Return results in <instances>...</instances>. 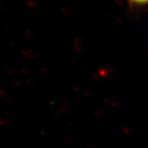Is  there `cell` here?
Returning <instances> with one entry per match:
<instances>
[{
  "label": "cell",
  "mask_w": 148,
  "mask_h": 148,
  "mask_svg": "<svg viewBox=\"0 0 148 148\" xmlns=\"http://www.w3.org/2000/svg\"><path fill=\"white\" fill-rule=\"evenodd\" d=\"M130 1L138 4H147L148 3V0H130Z\"/></svg>",
  "instance_id": "obj_1"
}]
</instances>
